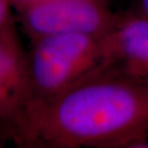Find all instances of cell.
Wrapping results in <instances>:
<instances>
[{
	"instance_id": "obj_10",
	"label": "cell",
	"mask_w": 148,
	"mask_h": 148,
	"mask_svg": "<svg viewBox=\"0 0 148 148\" xmlns=\"http://www.w3.org/2000/svg\"><path fill=\"white\" fill-rule=\"evenodd\" d=\"M4 144H5V141H4V138L2 136H0V148L4 147Z\"/></svg>"
},
{
	"instance_id": "obj_5",
	"label": "cell",
	"mask_w": 148,
	"mask_h": 148,
	"mask_svg": "<svg viewBox=\"0 0 148 148\" xmlns=\"http://www.w3.org/2000/svg\"><path fill=\"white\" fill-rule=\"evenodd\" d=\"M104 64L148 80V18L137 11L115 14L102 37Z\"/></svg>"
},
{
	"instance_id": "obj_4",
	"label": "cell",
	"mask_w": 148,
	"mask_h": 148,
	"mask_svg": "<svg viewBox=\"0 0 148 148\" xmlns=\"http://www.w3.org/2000/svg\"><path fill=\"white\" fill-rule=\"evenodd\" d=\"M30 93L27 50L14 17L0 31V131L13 140L24 119Z\"/></svg>"
},
{
	"instance_id": "obj_9",
	"label": "cell",
	"mask_w": 148,
	"mask_h": 148,
	"mask_svg": "<svg viewBox=\"0 0 148 148\" xmlns=\"http://www.w3.org/2000/svg\"><path fill=\"white\" fill-rule=\"evenodd\" d=\"M136 11L148 18V0H138V7Z\"/></svg>"
},
{
	"instance_id": "obj_6",
	"label": "cell",
	"mask_w": 148,
	"mask_h": 148,
	"mask_svg": "<svg viewBox=\"0 0 148 148\" xmlns=\"http://www.w3.org/2000/svg\"><path fill=\"white\" fill-rule=\"evenodd\" d=\"M13 8L12 0H0V31L14 17L12 14Z\"/></svg>"
},
{
	"instance_id": "obj_2",
	"label": "cell",
	"mask_w": 148,
	"mask_h": 148,
	"mask_svg": "<svg viewBox=\"0 0 148 148\" xmlns=\"http://www.w3.org/2000/svg\"><path fill=\"white\" fill-rule=\"evenodd\" d=\"M30 44L27 109L56 96L104 64L102 37L52 35L31 40Z\"/></svg>"
},
{
	"instance_id": "obj_3",
	"label": "cell",
	"mask_w": 148,
	"mask_h": 148,
	"mask_svg": "<svg viewBox=\"0 0 148 148\" xmlns=\"http://www.w3.org/2000/svg\"><path fill=\"white\" fill-rule=\"evenodd\" d=\"M107 0H43L17 13L20 29L29 40L52 35L103 37L114 22Z\"/></svg>"
},
{
	"instance_id": "obj_7",
	"label": "cell",
	"mask_w": 148,
	"mask_h": 148,
	"mask_svg": "<svg viewBox=\"0 0 148 148\" xmlns=\"http://www.w3.org/2000/svg\"><path fill=\"white\" fill-rule=\"evenodd\" d=\"M40 1H43V0H12V3H13L14 9H16V12L18 13V12L24 10L25 8L29 7V6Z\"/></svg>"
},
{
	"instance_id": "obj_8",
	"label": "cell",
	"mask_w": 148,
	"mask_h": 148,
	"mask_svg": "<svg viewBox=\"0 0 148 148\" xmlns=\"http://www.w3.org/2000/svg\"><path fill=\"white\" fill-rule=\"evenodd\" d=\"M131 148H148V130L136 143H134Z\"/></svg>"
},
{
	"instance_id": "obj_1",
	"label": "cell",
	"mask_w": 148,
	"mask_h": 148,
	"mask_svg": "<svg viewBox=\"0 0 148 148\" xmlns=\"http://www.w3.org/2000/svg\"><path fill=\"white\" fill-rule=\"evenodd\" d=\"M148 130V80L103 64L30 106L13 140L22 148H131Z\"/></svg>"
}]
</instances>
